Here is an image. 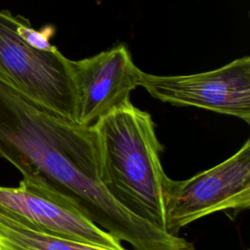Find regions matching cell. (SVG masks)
<instances>
[{"mask_svg":"<svg viewBox=\"0 0 250 250\" xmlns=\"http://www.w3.org/2000/svg\"><path fill=\"white\" fill-rule=\"evenodd\" d=\"M0 157L22 180L48 192L135 250H195L181 237L137 217L101 180L93 125L62 118L0 84Z\"/></svg>","mask_w":250,"mask_h":250,"instance_id":"1","label":"cell"},{"mask_svg":"<svg viewBox=\"0 0 250 250\" xmlns=\"http://www.w3.org/2000/svg\"><path fill=\"white\" fill-rule=\"evenodd\" d=\"M101 159V180L109 193L137 217L164 229L165 174L151 115L130 100L94 124Z\"/></svg>","mask_w":250,"mask_h":250,"instance_id":"2","label":"cell"},{"mask_svg":"<svg viewBox=\"0 0 250 250\" xmlns=\"http://www.w3.org/2000/svg\"><path fill=\"white\" fill-rule=\"evenodd\" d=\"M0 84L41 108L76 122V95L69 59L41 51L17 31V16L0 10Z\"/></svg>","mask_w":250,"mask_h":250,"instance_id":"3","label":"cell"},{"mask_svg":"<svg viewBox=\"0 0 250 250\" xmlns=\"http://www.w3.org/2000/svg\"><path fill=\"white\" fill-rule=\"evenodd\" d=\"M250 206V140L230 157L184 181L170 179L165 191L166 232L216 213H238Z\"/></svg>","mask_w":250,"mask_h":250,"instance_id":"4","label":"cell"},{"mask_svg":"<svg viewBox=\"0 0 250 250\" xmlns=\"http://www.w3.org/2000/svg\"><path fill=\"white\" fill-rule=\"evenodd\" d=\"M139 86L163 103L207 109L250 123L249 56L194 74L158 75L141 70Z\"/></svg>","mask_w":250,"mask_h":250,"instance_id":"5","label":"cell"},{"mask_svg":"<svg viewBox=\"0 0 250 250\" xmlns=\"http://www.w3.org/2000/svg\"><path fill=\"white\" fill-rule=\"evenodd\" d=\"M76 95V122L92 125L100 117L130 100L139 86L141 69L124 44L92 57L69 60Z\"/></svg>","mask_w":250,"mask_h":250,"instance_id":"6","label":"cell"},{"mask_svg":"<svg viewBox=\"0 0 250 250\" xmlns=\"http://www.w3.org/2000/svg\"><path fill=\"white\" fill-rule=\"evenodd\" d=\"M0 211L42 232L123 249L121 241L54 195L21 180L18 187L0 186Z\"/></svg>","mask_w":250,"mask_h":250,"instance_id":"7","label":"cell"},{"mask_svg":"<svg viewBox=\"0 0 250 250\" xmlns=\"http://www.w3.org/2000/svg\"><path fill=\"white\" fill-rule=\"evenodd\" d=\"M0 250H126L66 239L37 230L0 211Z\"/></svg>","mask_w":250,"mask_h":250,"instance_id":"8","label":"cell"},{"mask_svg":"<svg viewBox=\"0 0 250 250\" xmlns=\"http://www.w3.org/2000/svg\"><path fill=\"white\" fill-rule=\"evenodd\" d=\"M17 31L28 45L35 49L50 52L58 50L50 42V39L55 34V27L52 25H46L38 30L31 26L30 21L26 18L17 15Z\"/></svg>","mask_w":250,"mask_h":250,"instance_id":"9","label":"cell"}]
</instances>
